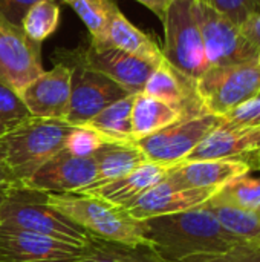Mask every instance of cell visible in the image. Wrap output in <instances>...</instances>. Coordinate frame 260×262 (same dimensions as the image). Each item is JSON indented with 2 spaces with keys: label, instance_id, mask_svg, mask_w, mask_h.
<instances>
[{
  "label": "cell",
  "instance_id": "obj_35",
  "mask_svg": "<svg viewBox=\"0 0 260 262\" xmlns=\"http://www.w3.org/2000/svg\"><path fill=\"white\" fill-rule=\"evenodd\" d=\"M241 26L242 34L260 51V12L248 17Z\"/></svg>",
  "mask_w": 260,
  "mask_h": 262
},
{
  "label": "cell",
  "instance_id": "obj_8",
  "mask_svg": "<svg viewBox=\"0 0 260 262\" xmlns=\"http://www.w3.org/2000/svg\"><path fill=\"white\" fill-rule=\"evenodd\" d=\"M221 121V117L208 112L185 115L152 135L135 140V143L143 150L147 161L172 167L182 163Z\"/></svg>",
  "mask_w": 260,
  "mask_h": 262
},
{
  "label": "cell",
  "instance_id": "obj_34",
  "mask_svg": "<svg viewBox=\"0 0 260 262\" xmlns=\"http://www.w3.org/2000/svg\"><path fill=\"white\" fill-rule=\"evenodd\" d=\"M38 0H0V14L11 23L20 26L26 11Z\"/></svg>",
  "mask_w": 260,
  "mask_h": 262
},
{
  "label": "cell",
  "instance_id": "obj_42",
  "mask_svg": "<svg viewBox=\"0 0 260 262\" xmlns=\"http://www.w3.org/2000/svg\"><path fill=\"white\" fill-rule=\"evenodd\" d=\"M196 2H202V3H207V0H196Z\"/></svg>",
  "mask_w": 260,
  "mask_h": 262
},
{
  "label": "cell",
  "instance_id": "obj_1",
  "mask_svg": "<svg viewBox=\"0 0 260 262\" xmlns=\"http://www.w3.org/2000/svg\"><path fill=\"white\" fill-rule=\"evenodd\" d=\"M143 224L150 247L167 262L227 250L241 243L221 227L205 204L179 213L147 218Z\"/></svg>",
  "mask_w": 260,
  "mask_h": 262
},
{
  "label": "cell",
  "instance_id": "obj_6",
  "mask_svg": "<svg viewBox=\"0 0 260 262\" xmlns=\"http://www.w3.org/2000/svg\"><path fill=\"white\" fill-rule=\"evenodd\" d=\"M195 92L201 107L216 117H224L260 92L257 60L210 66L196 81Z\"/></svg>",
  "mask_w": 260,
  "mask_h": 262
},
{
  "label": "cell",
  "instance_id": "obj_2",
  "mask_svg": "<svg viewBox=\"0 0 260 262\" xmlns=\"http://www.w3.org/2000/svg\"><path fill=\"white\" fill-rule=\"evenodd\" d=\"M46 198L51 207L92 238L127 246L149 244L143 221L124 207L87 193H46Z\"/></svg>",
  "mask_w": 260,
  "mask_h": 262
},
{
  "label": "cell",
  "instance_id": "obj_30",
  "mask_svg": "<svg viewBox=\"0 0 260 262\" xmlns=\"http://www.w3.org/2000/svg\"><path fill=\"white\" fill-rule=\"evenodd\" d=\"M106 141L107 140L103 135H100L97 130H93L92 127L86 124L74 126L66 138L64 150L74 157L92 158L95 152L100 149V146Z\"/></svg>",
  "mask_w": 260,
  "mask_h": 262
},
{
  "label": "cell",
  "instance_id": "obj_14",
  "mask_svg": "<svg viewBox=\"0 0 260 262\" xmlns=\"http://www.w3.org/2000/svg\"><path fill=\"white\" fill-rule=\"evenodd\" d=\"M70 68L58 61L18 92L31 117L64 120L70 101Z\"/></svg>",
  "mask_w": 260,
  "mask_h": 262
},
{
  "label": "cell",
  "instance_id": "obj_20",
  "mask_svg": "<svg viewBox=\"0 0 260 262\" xmlns=\"http://www.w3.org/2000/svg\"><path fill=\"white\" fill-rule=\"evenodd\" d=\"M90 43L109 46L156 64L166 60L159 45L147 32L135 26L121 11H118L112 17L101 40Z\"/></svg>",
  "mask_w": 260,
  "mask_h": 262
},
{
  "label": "cell",
  "instance_id": "obj_13",
  "mask_svg": "<svg viewBox=\"0 0 260 262\" xmlns=\"http://www.w3.org/2000/svg\"><path fill=\"white\" fill-rule=\"evenodd\" d=\"M78 52L89 68L106 75L120 84L127 94L133 95L143 92L146 81L158 66L149 60L90 41L86 49H78Z\"/></svg>",
  "mask_w": 260,
  "mask_h": 262
},
{
  "label": "cell",
  "instance_id": "obj_38",
  "mask_svg": "<svg viewBox=\"0 0 260 262\" xmlns=\"http://www.w3.org/2000/svg\"><path fill=\"white\" fill-rule=\"evenodd\" d=\"M12 126H14V124H8V123H5V121H0V137L5 135Z\"/></svg>",
  "mask_w": 260,
  "mask_h": 262
},
{
  "label": "cell",
  "instance_id": "obj_7",
  "mask_svg": "<svg viewBox=\"0 0 260 262\" xmlns=\"http://www.w3.org/2000/svg\"><path fill=\"white\" fill-rule=\"evenodd\" d=\"M60 61L70 71V101L64 118L70 126H83L109 104L130 95L106 75L89 68L77 51L61 52Z\"/></svg>",
  "mask_w": 260,
  "mask_h": 262
},
{
  "label": "cell",
  "instance_id": "obj_23",
  "mask_svg": "<svg viewBox=\"0 0 260 262\" xmlns=\"http://www.w3.org/2000/svg\"><path fill=\"white\" fill-rule=\"evenodd\" d=\"M135 95L130 94L109 104L90 121H87L86 126L97 130L107 141H133L130 115Z\"/></svg>",
  "mask_w": 260,
  "mask_h": 262
},
{
  "label": "cell",
  "instance_id": "obj_11",
  "mask_svg": "<svg viewBox=\"0 0 260 262\" xmlns=\"http://www.w3.org/2000/svg\"><path fill=\"white\" fill-rule=\"evenodd\" d=\"M97 178L93 158L74 157L63 149L21 186L44 193H78L90 187Z\"/></svg>",
  "mask_w": 260,
  "mask_h": 262
},
{
  "label": "cell",
  "instance_id": "obj_29",
  "mask_svg": "<svg viewBox=\"0 0 260 262\" xmlns=\"http://www.w3.org/2000/svg\"><path fill=\"white\" fill-rule=\"evenodd\" d=\"M179 262H260V243H239L227 250L198 253Z\"/></svg>",
  "mask_w": 260,
  "mask_h": 262
},
{
  "label": "cell",
  "instance_id": "obj_15",
  "mask_svg": "<svg viewBox=\"0 0 260 262\" xmlns=\"http://www.w3.org/2000/svg\"><path fill=\"white\" fill-rule=\"evenodd\" d=\"M216 190L211 189H182L167 178L144 192L126 210L136 220L144 221L153 216L179 213L205 204Z\"/></svg>",
  "mask_w": 260,
  "mask_h": 262
},
{
  "label": "cell",
  "instance_id": "obj_22",
  "mask_svg": "<svg viewBox=\"0 0 260 262\" xmlns=\"http://www.w3.org/2000/svg\"><path fill=\"white\" fill-rule=\"evenodd\" d=\"M182 117L185 115L181 109L139 92L133 98L130 115L133 141L152 135L176 123Z\"/></svg>",
  "mask_w": 260,
  "mask_h": 262
},
{
  "label": "cell",
  "instance_id": "obj_24",
  "mask_svg": "<svg viewBox=\"0 0 260 262\" xmlns=\"http://www.w3.org/2000/svg\"><path fill=\"white\" fill-rule=\"evenodd\" d=\"M221 227L241 243H260V210H245L207 201Z\"/></svg>",
  "mask_w": 260,
  "mask_h": 262
},
{
  "label": "cell",
  "instance_id": "obj_37",
  "mask_svg": "<svg viewBox=\"0 0 260 262\" xmlns=\"http://www.w3.org/2000/svg\"><path fill=\"white\" fill-rule=\"evenodd\" d=\"M17 184L14 177L11 175L8 166L5 164V160H3V155H2V150H0V186H14Z\"/></svg>",
  "mask_w": 260,
  "mask_h": 262
},
{
  "label": "cell",
  "instance_id": "obj_16",
  "mask_svg": "<svg viewBox=\"0 0 260 262\" xmlns=\"http://www.w3.org/2000/svg\"><path fill=\"white\" fill-rule=\"evenodd\" d=\"M251 164L241 158L182 161L173 166L167 180L182 189L218 190L228 181L250 173Z\"/></svg>",
  "mask_w": 260,
  "mask_h": 262
},
{
  "label": "cell",
  "instance_id": "obj_21",
  "mask_svg": "<svg viewBox=\"0 0 260 262\" xmlns=\"http://www.w3.org/2000/svg\"><path fill=\"white\" fill-rule=\"evenodd\" d=\"M92 158L97 164L98 178L83 192L120 180L147 161L135 141H106L100 146Z\"/></svg>",
  "mask_w": 260,
  "mask_h": 262
},
{
  "label": "cell",
  "instance_id": "obj_40",
  "mask_svg": "<svg viewBox=\"0 0 260 262\" xmlns=\"http://www.w3.org/2000/svg\"><path fill=\"white\" fill-rule=\"evenodd\" d=\"M256 161H257V167L260 169V149L256 152Z\"/></svg>",
  "mask_w": 260,
  "mask_h": 262
},
{
  "label": "cell",
  "instance_id": "obj_31",
  "mask_svg": "<svg viewBox=\"0 0 260 262\" xmlns=\"http://www.w3.org/2000/svg\"><path fill=\"white\" fill-rule=\"evenodd\" d=\"M207 3L238 25L260 12V0H207Z\"/></svg>",
  "mask_w": 260,
  "mask_h": 262
},
{
  "label": "cell",
  "instance_id": "obj_12",
  "mask_svg": "<svg viewBox=\"0 0 260 262\" xmlns=\"http://www.w3.org/2000/svg\"><path fill=\"white\" fill-rule=\"evenodd\" d=\"M86 247L0 227V262H78Z\"/></svg>",
  "mask_w": 260,
  "mask_h": 262
},
{
  "label": "cell",
  "instance_id": "obj_4",
  "mask_svg": "<svg viewBox=\"0 0 260 262\" xmlns=\"http://www.w3.org/2000/svg\"><path fill=\"white\" fill-rule=\"evenodd\" d=\"M0 227L55 238L86 247L90 235L48 204L44 192L20 184L8 189L0 204Z\"/></svg>",
  "mask_w": 260,
  "mask_h": 262
},
{
  "label": "cell",
  "instance_id": "obj_33",
  "mask_svg": "<svg viewBox=\"0 0 260 262\" xmlns=\"http://www.w3.org/2000/svg\"><path fill=\"white\" fill-rule=\"evenodd\" d=\"M224 123L234 126H259L260 124V92L247 100L231 112L222 117Z\"/></svg>",
  "mask_w": 260,
  "mask_h": 262
},
{
  "label": "cell",
  "instance_id": "obj_28",
  "mask_svg": "<svg viewBox=\"0 0 260 262\" xmlns=\"http://www.w3.org/2000/svg\"><path fill=\"white\" fill-rule=\"evenodd\" d=\"M210 201L245 210H260V178L248 173L238 177L218 189Z\"/></svg>",
  "mask_w": 260,
  "mask_h": 262
},
{
  "label": "cell",
  "instance_id": "obj_27",
  "mask_svg": "<svg viewBox=\"0 0 260 262\" xmlns=\"http://www.w3.org/2000/svg\"><path fill=\"white\" fill-rule=\"evenodd\" d=\"M69 5L81 18L90 34V41H98L104 35L112 17L120 11L115 0H61Z\"/></svg>",
  "mask_w": 260,
  "mask_h": 262
},
{
  "label": "cell",
  "instance_id": "obj_5",
  "mask_svg": "<svg viewBox=\"0 0 260 262\" xmlns=\"http://www.w3.org/2000/svg\"><path fill=\"white\" fill-rule=\"evenodd\" d=\"M196 0H172L164 25L162 55L166 61L187 78L196 81L210 66L198 21Z\"/></svg>",
  "mask_w": 260,
  "mask_h": 262
},
{
  "label": "cell",
  "instance_id": "obj_9",
  "mask_svg": "<svg viewBox=\"0 0 260 262\" xmlns=\"http://www.w3.org/2000/svg\"><path fill=\"white\" fill-rule=\"evenodd\" d=\"M208 66L238 64L257 60L259 49L242 34L241 26L208 3H196Z\"/></svg>",
  "mask_w": 260,
  "mask_h": 262
},
{
  "label": "cell",
  "instance_id": "obj_26",
  "mask_svg": "<svg viewBox=\"0 0 260 262\" xmlns=\"http://www.w3.org/2000/svg\"><path fill=\"white\" fill-rule=\"evenodd\" d=\"M60 15L58 0H38L23 15L20 28L31 40L41 45L58 29Z\"/></svg>",
  "mask_w": 260,
  "mask_h": 262
},
{
  "label": "cell",
  "instance_id": "obj_19",
  "mask_svg": "<svg viewBox=\"0 0 260 262\" xmlns=\"http://www.w3.org/2000/svg\"><path fill=\"white\" fill-rule=\"evenodd\" d=\"M172 167L158 164L153 161H146L144 164L136 167L129 175H126L120 180H115L112 183L89 189L81 193L95 195V196H100L115 206L127 209L144 192H147L149 189H152L153 186H156L158 183L166 180Z\"/></svg>",
  "mask_w": 260,
  "mask_h": 262
},
{
  "label": "cell",
  "instance_id": "obj_32",
  "mask_svg": "<svg viewBox=\"0 0 260 262\" xmlns=\"http://www.w3.org/2000/svg\"><path fill=\"white\" fill-rule=\"evenodd\" d=\"M28 117L31 115L20 100L18 94L0 83V121L15 124Z\"/></svg>",
  "mask_w": 260,
  "mask_h": 262
},
{
  "label": "cell",
  "instance_id": "obj_41",
  "mask_svg": "<svg viewBox=\"0 0 260 262\" xmlns=\"http://www.w3.org/2000/svg\"><path fill=\"white\" fill-rule=\"evenodd\" d=\"M257 63H259V66H260V51H259V55H257Z\"/></svg>",
  "mask_w": 260,
  "mask_h": 262
},
{
  "label": "cell",
  "instance_id": "obj_17",
  "mask_svg": "<svg viewBox=\"0 0 260 262\" xmlns=\"http://www.w3.org/2000/svg\"><path fill=\"white\" fill-rule=\"evenodd\" d=\"M259 149L260 124L234 126L221 121L202 138L184 161L239 158L241 155L256 154Z\"/></svg>",
  "mask_w": 260,
  "mask_h": 262
},
{
  "label": "cell",
  "instance_id": "obj_18",
  "mask_svg": "<svg viewBox=\"0 0 260 262\" xmlns=\"http://www.w3.org/2000/svg\"><path fill=\"white\" fill-rule=\"evenodd\" d=\"M143 94L175 106L184 115L205 112L195 92V81L178 72L166 60L159 63L144 84Z\"/></svg>",
  "mask_w": 260,
  "mask_h": 262
},
{
  "label": "cell",
  "instance_id": "obj_36",
  "mask_svg": "<svg viewBox=\"0 0 260 262\" xmlns=\"http://www.w3.org/2000/svg\"><path fill=\"white\" fill-rule=\"evenodd\" d=\"M135 2L144 5L147 9H150L162 21V18L166 15V11H167V8H169L172 0H135Z\"/></svg>",
  "mask_w": 260,
  "mask_h": 262
},
{
  "label": "cell",
  "instance_id": "obj_39",
  "mask_svg": "<svg viewBox=\"0 0 260 262\" xmlns=\"http://www.w3.org/2000/svg\"><path fill=\"white\" fill-rule=\"evenodd\" d=\"M14 186H15V184H14ZM9 187H12V186H0V204H2V201H3V198L6 196V192H8Z\"/></svg>",
  "mask_w": 260,
  "mask_h": 262
},
{
  "label": "cell",
  "instance_id": "obj_25",
  "mask_svg": "<svg viewBox=\"0 0 260 262\" xmlns=\"http://www.w3.org/2000/svg\"><path fill=\"white\" fill-rule=\"evenodd\" d=\"M78 262H167L149 244L127 246L90 238L86 253Z\"/></svg>",
  "mask_w": 260,
  "mask_h": 262
},
{
  "label": "cell",
  "instance_id": "obj_3",
  "mask_svg": "<svg viewBox=\"0 0 260 262\" xmlns=\"http://www.w3.org/2000/svg\"><path fill=\"white\" fill-rule=\"evenodd\" d=\"M74 126L64 120L28 117L0 137V150L17 184H25L46 161L64 149Z\"/></svg>",
  "mask_w": 260,
  "mask_h": 262
},
{
  "label": "cell",
  "instance_id": "obj_10",
  "mask_svg": "<svg viewBox=\"0 0 260 262\" xmlns=\"http://www.w3.org/2000/svg\"><path fill=\"white\" fill-rule=\"evenodd\" d=\"M43 72L41 45L0 14V83L18 94Z\"/></svg>",
  "mask_w": 260,
  "mask_h": 262
}]
</instances>
